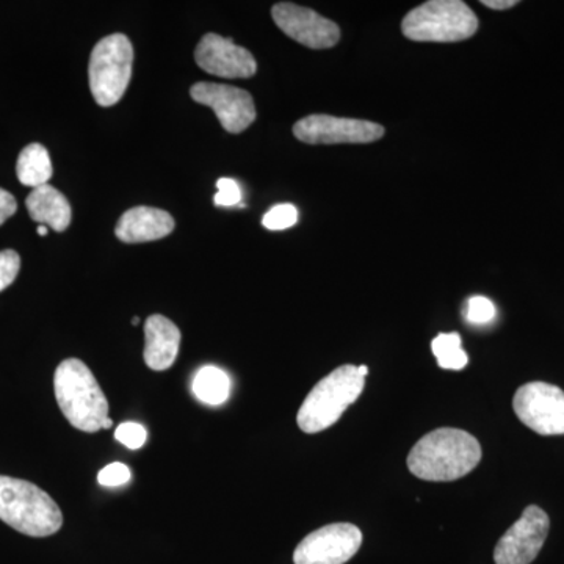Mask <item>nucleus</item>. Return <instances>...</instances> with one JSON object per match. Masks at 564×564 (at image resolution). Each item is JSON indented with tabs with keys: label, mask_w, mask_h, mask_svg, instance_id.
I'll use <instances>...</instances> for the list:
<instances>
[{
	"label": "nucleus",
	"mask_w": 564,
	"mask_h": 564,
	"mask_svg": "<svg viewBox=\"0 0 564 564\" xmlns=\"http://www.w3.org/2000/svg\"><path fill=\"white\" fill-rule=\"evenodd\" d=\"M480 443L458 429H437L425 434L408 455V469L426 481H455L480 464Z\"/></svg>",
	"instance_id": "obj_1"
},
{
	"label": "nucleus",
	"mask_w": 564,
	"mask_h": 564,
	"mask_svg": "<svg viewBox=\"0 0 564 564\" xmlns=\"http://www.w3.org/2000/svg\"><path fill=\"white\" fill-rule=\"evenodd\" d=\"M54 391L63 415L74 429L85 433L102 430L109 417V402L87 364L65 359L54 375Z\"/></svg>",
	"instance_id": "obj_2"
},
{
	"label": "nucleus",
	"mask_w": 564,
	"mask_h": 564,
	"mask_svg": "<svg viewBox=\"0 0 564 564\" xmlns=\"http://www.w3.org/2000/svg\"><path fill=\"white\" fill-rule=\"evenodd\" d=\"M367 373L369 367L347 364L318 381L300 406L296 415L300 430L315 434L339 422L345 411L361 397Z\"/></svg>",
	"instance_id": "obj_3"
},
{
	"label": "nucleus",
	"mask_w": 564,
	"mask_h": 564,
	"mask_svg": "<svg viewBox=\"0 0 564 564\" xmlns=\"http://www.w3.org/2000/svg\"><path fill=\"white\" fill-rule=\"evenodd\" d=\"M0 521L28 536L46 538L62 529L63 514L39 486L0 475Z\"/></svg>",
	"instance_id": "obj_4"
},
{
	"label": "nucleus",
	"mask_w": 564,
	"mask_h": 564,
	"mask_svg": "<svg viewBox=\"0 0 564 564\" xmlns=\"http://www.w3.org/2000/svg\"><path fill=\"white\" fill-rule=\"evenodd\" d=\"M477 31V14L462 0H430L411 10L402 22L406 39L426 43H455Z\"/></svg>",
	"instance_id": "obj_5"
},
{
	"label": "nucleus",
	"mask_w": 564,
	"mask_h": 564,
	"mask_svg": "<svg viewBox=\"0 0 564 564\" xmlns=\"http://www.w3.org/2000/svg\"><path fill=\"white\" fill-rule=\"evenodd\" d=\"M133 47L122 33H113L96 44L91 52L88 77L95 101L111 107L121 101L132 77Z\"/></svg>",
	"instance_id": "obj_6"
},
{
	"label": "nucleus",
	"mask_w": 564,
	"mask_h": 564,
	"mask_svg": "<svg viewBox=\"0 0 564 564\" xmlns=\"http://www.w3.org/2000/svg\"><path fill=\"white\" fill-rule=\"evenodd\" d=\"M514 413L519 421L541 436L564 434V392L558 386L533 381L514 393Z\"/></svg>",
	"instance_id": "obj_7"
},
{
	"label": "nucleus",
	"mask_w": 564,
	"mask_h": 564,
	"mask_svg": "<svg viewBox=\"0 0 564 564\" xmlns=\"http://www.w3.org/2000/svg\"><path fill=\"white\" fill-rule=\"evenodd\" d=\"M362 532L358 527L340 522L307 534L293 552L295 564H345L358 554Z\"/></svg>",
	"instance_id": "obj_8"
},
{
	"label": "nucleus",
	"mask_w": 564,
	"mask_h": 564,
	"mask_svg": "<svg viewBox=\"0 0 564 564\" xmlns=\"http://www.w3.org/2000/svg\"><path fill=\"white\" fill-rule=\"evenodd\" d=\"M551 519L536 505H530L494 549L496 564H530L547 540Z\"/></svg>",
	"instance_id": "obj_9"
},
{
	"label": "nucleus",
	"mask_w": 564,
	"mask_h": 564,
	"mask_svg": "<svg viewBox=\"0 0 564 564\" xmlns=\"http://www.w3.org/2000/svg\"><path fill=\"white\" fill-rule=\"evenodd\" d=\"M293 135L307 144L372 143L383 139L384 128L372 121L310 115L295 122Z\"/></svg>",
	"instance_id": "obj_10"
},
{
	"label": "nucleus",
	"mask_w": 564,
	"mask_h": 564,
	"mask_svg": "<svg viewBox=\"0 0 564 564\" xmlns=\"http://www.w3.org/2000/svg\"><path fill=\"white\" fill-rule=\"evenodd\" d=\"M272 17L285 35L311 50H329L339 43V25L306 7L292 2L276 3Z\"/></svg>",
	"instance_id": "obj_11"
},
{
	"label": "nucleus",
	"mask_w": 564,
	"mask_h": 564,
	"mask_svg": "<svg viewBox=\"0 0 564 564\" xmlns=\"http://www.w3.org/2000/svg\"><path fill=\"white\" fill-rule=\"evenodd\" d=\"M193 101L210 107L229 133H240L256 120V107L250 93L231 85L198 82L191 88Z\"/></svg>",
	"instance_id": "obj_12"
},
{
	"label": "nucleus",
	"mask_w": 564,
	"mask_h": 564,
	"mask_svg": "<svg viewBox=\"0 0 564 564\" xmlns=\"http://www.w3.org/2000/svg\"><path fill=\"white\" fill-rule=\"evenodd\" d=\"M195 61L206 73L225 79H248L258 70L250 51L217 33L203 36L196 46Z\"/></svg>",
	"instance_id": "obj_13"
},
{
	"label": "nucleus",
	"mask_w": 564,
	"mask_h": 564,
	"mask_svg": "<svg viewBox=\"0 0 564 564\" xmlns=\"http://www.w3.org/2000/svg\"><path fill=\"white\" fill-rule=\"evenodd\" d=\"M174 218L169 212L155 207H132L122 214L115 234L124 243H143L161 240L173 232Z\"/></svg>",
	"instance_id": "obj_14"
},
{
	"label": "nucleus",
	"mask_w": 564,
	"mask_h": 564,
	"mask_svg": "<svg viewBox=\"0 0 564 564\" xmlns=\"http://www.w3.org/2000/svg\"><path fill=\"white\" fill-rule=\"evenodd\" d=\"M144 362L155 372L169 370L180 352L181 332L170 318L151 315L144 323Z\"/></svg>",
	"instance_id": "obj_15"
},
{
	"label": "nucleus",
	"mask_w": 564,
	"mask_h": 564,
	"mask_svg": "<svg viewBox=\"0 0 564 564\" xmlns=\"http://www.w3.org/2000/svg\"><path fill=\"white\" fill-rule=\"evenodd\" d=\"M25 206L33 221L50 226L55 232L66 231L70 225L73 212L68 199L50 184L33 188Z\"/></svg>",
	"instance_id": "obj_16"
},
{
	"label": "nucleus",
	"mask_w": 564,
	"mask_h": 564,
	"mask_svg": "<svg viewBox=\"0 0 564 564\" xmlns=\"http://www.w3.org/2000/svg\"><path fill=\"white\" fill-rule=\"evenodd\" d=\"M17 174L25 187L39 188L47 185L52 177V162L46 148L40 143L25 147L18 158Z\"/></svg>",
	"instance_id": "obj_17"
},
{
	"label": "nucleus",
	"mask_w": 564,
	"mask_h": 564,
	"mask_svg": "<svg viewBox=\"0 0 564 564\" xmlns=\"http://www.w3.org/2000/svg\"><path fill=\"white\" fill-rule=\"evenodd\" d=\"M193 392L199 402L218 406L228 400L231 380L228 373L215 366H206L193 378Z\"/></svg>",
	"instance_id": "obj_18"
},
{
	"label": "nucleus",
	"mask_w": 564,
	"mask_h": 564,
	"mask_svg": "<svg viewBox=\"0 0 564 564\" xmlns=\"http://www.w3.org/2000/svg\"><path fill=\"white\" fill-rule=\"evenodd\" d=\"M432 350L441 369L444 370L458 372L469 362L467 352L463 350L462 336L458 333H444L434 337Z\"/></svg>",
	"instance_id": "obj_19"
},
{
	"label": "nucleus",
	"mask_w": 564,
	"mask_h": 564,
	"mask_svg": "<svg viewBox=\"0 0 564 564\" xmlns=\"http://www.w3.org/2000/svg\"><path fill=\"white\" fill-rule=\"evenodd\" d=\"M296 221H299V210L292 204H278L262 218L263 228L269 231H284L295 226Z\"/></svg>",
	"instance_id": "obj_20"
},
{
	"label": "nucleus",
	"mask_w": 564,
	"mask_h": 564,
	"mask_svg": "<svg viewBox=\"0 0 564 564\" xmlns=\"http://www.w3.org/2000/svg\"><path fill=\"white\" fill-rule=\"evenodd\" d=\"M496 317V306L486 296H473L467 302L466 318L473 325H486Z\"/></svg>",
	"instance_id": "obj_21"
},
{
	"label": "nucleus",
	"mask_w": 564,
	"mask_h": 564,
	"mask_svg": "<svg viewBox=\"0 0 564 564\" xmlns=\"http://www.w3.org/2000/svg\"><path fill=\"white\" fill-rule=\"evenodd\" d=\"M115 440L131 451L143 447L148 440V432L143 425L137 422H124L115 432Z\"/></svg>",
	"instance_id": "obj_22"
},
{
	"label": "nucleus",
	"mask_w": 564,
	"mask_h": 564,
	"mask_svg": "<svg viewBox=\"0 0 564 564\" xmlns=\"http://www.w3.org/2000/svg\"><path fill=\"white\" fill-rule=\"evenodd\" d=\"M21 269V258L17 251H0V292L6 291L17 280Z\"/></svg>",
	"instance_id": "obj_23"
},
{
	"label": "nucleus",
	"mask_w": 564,
	"mask_h": 564,
	"mask_svg": "<svg viewBox=\"0 0 564 564\" xmlns=\"http://www.w3.org/2000/svg\"><path fill=\"white\" fill-rule=\"evenodd\" d=\"M217 195H215L214 203L218 207H232L242 203V191L240 185L234 180L221 177L217 181Z\"/></svg>",
	"instance_id": "obj_24"
},
{
	"label": "nucleus",
	"mask_w": 564,
	"mask_h": 564,
	"mask_svg": "<svg viewBox=\"0 0 564 564\" xmlns=\"http://www.w3.org/2000/svg\"><path fill=\"white\" fill-rule=\"evenodd\" d=\"M129 480H131V470L122 463L109 464L98 475L99 485L106 486V488H117V486L128 484Z\"/></svg>",
	"instance_id": "obj_25"
},
{
	"label": "nucleus",
	"mask_w": 564,
	"mask_h": 564,
	"mask_svg": "<svg viewBox=\"0 0 564 564\" xmlns=\"http://www.w3.org/2000/svg\"><path fill=\"white\" fill-rule=\"evenodd\" d=\"M18 203L14 196L10 192L0 188V226L3 225L11 215L17 214Z\"/></svg>",
	"instance_id": "obj_26"
},
{
	"label": "nucleus",
	"mask_w": 564,
	"mask_h": 564,
	"mask_svg": "<svg viewBox=\"0 0 564 564\" xmlns=\"http://www.w3.org/2000/svg\"><path fill=\"white\" fill-rule=\"evenodd\" d=\"M481 3L491 10H508L513 9L519 2L518 0H484Z\"/></svg>",
	"instance_id": "obj_27"
},
{
	"label": "nucleus",
	"mask_w": 564,
	"mask_h": 564,
	"mask_svg": "<svg viewBox=\"0 0 564 564\" xmlns=\"http://www.w3.org/2000/svg\"><path fill=\"white\" fill-rule=\"evenodd\" d=\"M111 425H113V421L107 417L106 421L102 422V430H109L111 429Z\"/></svg>",
	"instance_id": "obj_28"
},
{
	"label": "nucleus",
	"mask_w": 564,
	"mask_h": 564,
	"mask_svg": "<svg viewBox=\"0 0 564 564\" xmlns=\"http://www.w3.org/2000/svg\"><path fill=\"white\" fill-rule=\"evenodd\" d=\"M39 234L41 237L47 236V226L40 225L39 226Z\"/></svg>",
	"instance_id": "obj_29"
},
{
	"label": "nucleus",
	"mask_w": 564,
	"mask_h": 564,
	"mask_svg": "<svg viewBox=\"0 0 564 564\" xmlns=\"http://www.w3.org/2000/svg\"><path fill=\"white\" fill-rule=\"evenodd\" d=\"M139 323H140V318H139V317H133V318H132V325H133V326L139 325Z\"/></svg>",
	"instance_id": "obj_30"
}]
</instances>
